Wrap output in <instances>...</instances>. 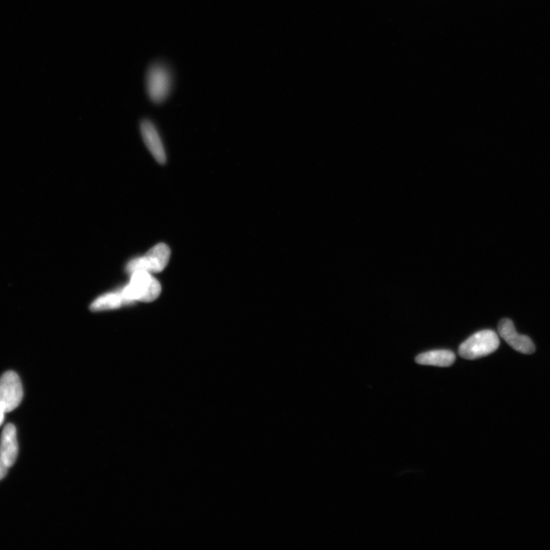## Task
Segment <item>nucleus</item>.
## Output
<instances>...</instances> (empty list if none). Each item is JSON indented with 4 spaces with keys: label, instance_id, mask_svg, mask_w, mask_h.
I'll list each match as a JSON object with an SVG mask.
<instances>
[{
    "label": "nucleus",
    "instance_id": "obj_1",
    "mask_svg": "<svg viewBox=\"0 0 550 550\" xmlns=\"http://www.w3.org/2000/svg\"><path fill=\"white\" fill-rule=\"evenodd\" d=\"M162 292L160 283L151 273L139 270L132 275L130 283L121 292L127 302L138 300L149 303L156 300Z\"/></svg>",
    "mask_w": 550,
    "mask_h": 550
},
{
    "label": "nucleus",
    "instance_id": "obj_2",
    "mask_svg": "<svg viewBox=\"0 0 550 550\" xmlns=\"http://www.w3.org/2000/svg\"><path fill=\"white\" fill-rule=\"evenodd\" d=\"M499 345L500 340L496 332L482 330L462 342L459 348V353L466 360H474L496 352Z\"/></svg>",
    "mask_w": 550,
    "mask_h": 550
},
{
    "label": "nucleus",
    "instance_id": "obj_3",
    "mask_svg": "<svg viewBox=\"0 0 550 550\" xmlns=\"http://www.w3.org/2000/svg\"><path fill=\"white\" fill-rule=\"evenodd\" d=\"M170 257L169 247L165 243H159L144 257L130 261L126 268L127 272L131 275L139 270H146L149 273H161L169 263Z\"/></svg>",
    "mask_w": 550,
    "mask_h": 550
},
{
    "label": "nucleus",
    "instance_id": "obj_4",
    "mask_svg": "<svg viewBox=\"0 0 550 550\" xmlns=\"http://www.w3.org/2000/svg\"><path fill=\"white\" fill-rule=\"evenodd\" d=\"M23 397V388L18 374L6 372L0 378V409L9 413L18 408Z\"/></svg>",
    "mask_w": 550,
    "mask_h": 550
},
{
    "label": "nucleus",
    "instance_id": "obj_5",
    "mask_svg": "<svg viewBox=\"0 0 550 550\" xmlns=\"http://www.w3.org/2000/svg\"><path fill=\"white\" fill-rule=\"evenodd\" d=\"M146 83L150 98L155 102L164 101L171 89L172 79L169 69L162 63H155L148 71Z\"/></svg>",
    "mask_w": 550,
    "mask_h": 550
},
{
    "label": "nucleus",
    "instance_id": "obj_6",
    "mask_svg": "<svg viewBox=\"0 0 550 550\" xmlns=\"http://www.w3.org/2000/svg\"><path fill=\"white\" fill-rule=\"evenodd\" d=\"M498 333L502 339L517 352L532 354L535 352V346L527 336L517 332L514 323L509 319L501 320L498 324Z\"/></svg>",
    "mask_w": 550,
    "mask_h": 550
},
{
    "label": "nucleus",
    "instance_id": "obj_7",
    "mask_svg": "<svg viewBox=\"0 0 550 550\" xmlns=\"http://www.w3.org/2000/svg\"><path fill=\"white\" fill-rule=\"evenodd\" d=\"M19 445L17 429L13 425H7L0 437V456L3 464L10 468L17 459Z\"/></svg>",
    "mask_w": 550,
    "mask_h": 550
},
{
    "label": "nucleus",
    "instance_id": "obj_8",
    "mask_svg": "<svg viewBox=\"0 0 550 550\" xmlns=\"http://www.w3.org/2000/svg\"><path fill=\"white\" fill-rule=\"evenodd\" d=\"M141 132L151 155L158 163L164 165L166 162L165 150L155 126L148 121H142Z\"/></svg>",
    "mask_w": 550,
    "mask_h": 550
},
{
    "label": "nucleus",
    "instance_id": "obj_9",
    "mask_svg": "<svg viewBox=\"0 0 550 550\" xmlns=\"http://www.w3.org/2000/svg\"><path fill=\"white\" fill-rule=\"evenodd\" d=\"M420 365L449 367L456 361V355L450 350H434L420 354L416 358Z\"/></svg>",
    "mask_w": 550,
    "mask_h": 550
},
{
    "label": "nucleus",
    "instance_id": "obj_10",
    "mask_svg": "<svg viewBox=\"0 0 550 550\" xmlns=\"http://www.w3.org/2000/svg\"><path fill=\"white\" fill-rule=\"evenodd\" d=\"M127 300L122 293H111L102 295L96 300L91 306L92 312H102V310H113L122 307Z\"/></svg>",
    "mask_w": 550,
    "mask_h": 550
},
{
    "label": "nucleus",
    "instance_id": "obj_11",
    "mask_svg": "<svg viewBox=\"0 0 550 550\" xmlns=\"http://www.w3.org/2000/svg\"><path fill=\"white\" fill-rule=\"evenodd\" d=\"M8 468H8L3 464V462H2L1 464H0V480H2L3 478L6 475V474L8 473Z\"/></svg>",
    "mask_w": 550,
    "mask_h": 550
},
{
    "label": "nucleus",
    "instance_id": "obj_12",
    "mask_svg": "<svg viewBox=\"0 0 550 550\" xmlns=\"http://www.w3.org/2000/svg\"><path fill=\"white\" fill-rule=\"evenodd\" d=\"M5 413H6L3 410L0 409V426H1L3 425V422L4 421V419H5L4 414Z\"/></svg>",
    "mask_w": 550,
    "mask_h": 550
},
{
    "label": "nucleus",
    "instance_id": "obj_13",
    "mask_svg": "<svg viewBox=\"0 0 550 550\" xmlns=\"http://www.w3.org/2000/svg\"><path fill=\"white\" fill-rule=\"evenodd\" d=\"M2 462H3V461H2V459H1V456H0V464H2Z\"/></svg>",
    "mask_w": 550,
    "mask_h": 550
}]
</instances>
